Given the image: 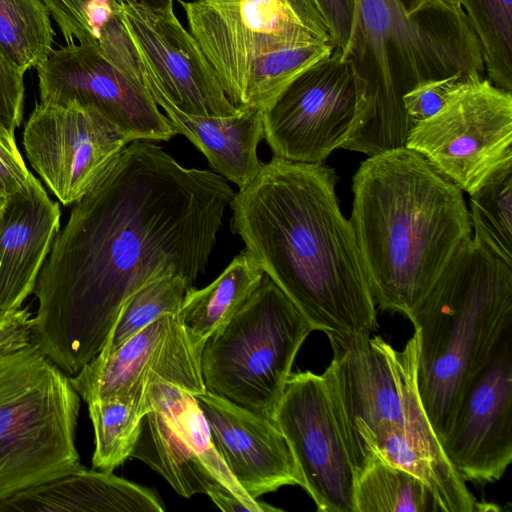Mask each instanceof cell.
I'll return each mask as SVG.
<instances>
[{"label": "cell", "instance_id": "cell-1", "mask_svg": "<svg viewBox=\"0 0 512 512\" xmlns=\"http://www.w3.org/2000/svg\"><path fill=\"white\" fill-rule=\"evenodd\" d=\"M234 191L148 140L132 141L71 209L38 275L31 341L68 376L103 348L125 301L149 282L205 272Z\"/></svg>", "mask_w": 512, "mask_h": 512}, {"label": "cell", "instance_id": "cell-2", "mask_svg": "<svg viewBox=\"0 0 512 512\" xmlns=\"http://www.w3.org/2000/svg\"><path fill=\"white\" fill-rule=\"evenodd\" d=\"M337 179L322 163L274 156L234 194L231 229L313 330L372 335L376 303Z\"/></svg>", "mask_w": 512, "mask_h": 512}, {"label": "cell", "instance_id": "cell-3", "mask_svg": "<svg viewBox=\"0 0 512 512\" xmlns=\"http://www.w3.org/2000/svg\"><path fill=\"white\" fill-rule=\"evenodd\" d=\"M352 191L350 222L376 306L408 317L472 236L462 190L402 147L364 160Z\"/></svg>", "mask_w": 512, "mask_h": 512}, {"label": "cell", "instance_id": "cell-4", "mask_svg": "<svg viewBox=\"0 0 512 512\" xmlns=\"http://www.w3.org/2000/svg\"><path fill=\"white\" fill-rule=\"evenodd\" d=\"M403 0H354L350 60L356 109L340 148L376 155L405 147L414 126L403 96L418 84L455 74L484 76L478 39L466 14H411Z\"/></svg>", "mask_w": 512, "mask_h": 512}, {"label": "cell", "instance_id": "cell-5", "mask_svg": "<svg viewBox=\"0 0 512 512\" xmlns=\"http://www.w3.org/2000/svg\"><path fill=\"white\" fill-rule=\"evenodd\" d=\"M407 318L419 334L420 397L442 444L469 383L512 330V264L466 238Z\"/></svg>", "mask_w": 512, "mask_h": 512}, {"label": "cell", "instance_id": "cell-6", "mask_svg": "<svg viewBox=\"0 0 512 512\" xmlns=\"http://www.w3.org/2000/svg\"><path fill=\"white\" fill-rule=\"evenodd\" d=\"M327 337L333 356L322 376L356 477L371 463V438L385 425L400 428L440 463L452 466L420 397L417 330L402 350L378 336Z\"/></svg>", "mask_w": 512, "mask_h": 512}, {"label": "cell", "instance_id": "cell-7", "mask_svg": "<svg viewBox=\"0 0 512 512\" xmlns=\"http://www.w3.org/2000/svg\"><path fill=\"white\" fill-rule=\"evenodd\" d=\"M80 396L36 345L0 359V501L83 466Z\"/></svg>", "mask_w": 512, "mask_h": 512}, {"label": "cell", "instance_id": "cell-8", "mask_svg": "<svg viewBox=\"0 0 512 512\" xmlns=\"http://www.w3.org/2000/svg\"><path fill=\"white\" fill-rule=\"evenodd\" d=\"M312 331L295 304L264 274L203 347L200 368L206 391L273 420L295 357Z\"/></svg>", "mask_w": 512, "mask_h": 512}, {"label": "cell", "instance_id": "cell-9", "mask_svg": "<svg viewBox=\"0 0 512 512\" xmlns=\"http://www.w3.org/2000/svg\"><path fill=\"white\" fill-rule=\"evenodd\" d=\"M230 102L244 106L253 63L284 48L333 43L311 0H178ZM334 45V44H333Z\"/></svg>", "mask_w": 512, "mask_h": 512}, {"label": "cell", "instance_id": "cell-10", "mask_svg": "<svg viewBox=\"0 0 512 512\" xmlns=\"http://www.w3.org/2000/svg\"><path fill=\"white\" fill-rule=\"evenodd\" d=\"M144 415L131 457L145 462L182 497L206 494L222 511L242 504L254 512L281 511L250 497L218 454L196 397L160 379L144 391Z\"/></svg>", "mask_w": 512, "mask_h": 512}, {"label": "cell", "instance_id": "cell-11", "mask_svg": "<svg viewBox=\"0 0 512 512\" xmlns=\"http://www.w3.org/2000/svg\"><path fill=\"white\" fill-rule=\"evenodd\" d=\"M405 147L468 194L512 162V92L473 75L432 117L416 123Z\"/></svg>", "mask_w": 512, "mask_h": 512}, {"label": "cell", "instance_id": "cell-12", "mask_svg": "<svg viewBox=\"0 0 512 512\" xmlns=\"http://www.w3.org/2000/svg\"><path fill=\"white\" fill-rule=\"evenodd\" d=\"M355 109L353 66L334 48L262 111L263 137L275 157L320 164L341 147Z\"/></svg>", "mask_w": 512, "mask_h": 512}, {"label": "cell", "instance_id": "cell-13", "mask_svg": "<svg viewBox=\"0 0 512 512\" xmlns=\"http://www.w3.org/2000/svg\"><path fill=\"white\" fill-rule=\"evenodd\" d=\"M37 72L42 103L93 108L132 141H167L177 134L140 70L128 74L119 69L98 44L73 43L53 50Z\"/></svg>", "mask_w": 512, "mask_h": 512}, {"label": "cell", "instance_id": "cell-14", "mask_svg": "<svg viewBox=\"0 0 512 512\" xmlns=\"http://www.w3.org/2000/svg\"><path fill=\"white\" fill-rule=\"evenodd\" d=\"M132 140L93 108L38 103L26 122L27 159L65 205H73L115 165Z\"/></svg>", "mask_w": 512, "mask_h": 512}, {"label": "cell", "instance_id": "cell-15", "mask_svg": "<svg viewBox=\"0 0 512 512\" xmlns=\"http://www.w3.org/2000/svg\"><path fill=\"white\" fill-rule=\"evenodd\" d=\"M273 421L286 438L303 488L321 512H355L356 474L336 424L324 378L291 373Z\"/></svg>", "mask_w": 512, "mask_h": 512}, {"label": "cell", "instance_id": "cell-16", "mask_svg": "<svg viewBox=\"0 0 512 512\" xmlns=\"http://www.w3.org/2000/svg\"><path fill=\"white\" fill-rule=\"evenodd\" d=\"M465 482L493 483L512 461V330L469 383L442 442Z\"/></svg>", "mask_w": 512, "mask_h": 512}, {"label": "cell", "instance_id": "cell-17", "mask_svg": "<svg viewBox=\"0 0 512 512\" xmlns=\"http://www.w3.org/2000/svg\"><path fill=\"white\" fill-rule=\"evenodd\" d=\"M201 356L190 344L177 314H166L147 325L108 354L98 353L70 377L86 402L141 394L160 379L194 396L206 391Z\"/></svg>", "mask_w": 512, "mask_h": 512}, {"label": "cell", "instance_id": "cell-18", "mask_svg": "<svg viewBox=\"0 0 512 512\" xmlns=\"http://www.w3.org/2000/svg\"><path fill=\"white\" fill-rule=\"evenodd\" d=\"M120 19L145 57L160 87L180 110L199 116L235 115L212 65L173 7L153 9L120 4Z\"/></svg>", "mask_w": 512, "mask_h": 512}, {"label": "cell", "instance_id": "cell-19", "mask_svg": "<svg viewBox=\"0 0 512 512\" xmlns=\"http://www.w3.org/2000/svg\"><path fill=\"white\" fill-rule=\"evenodd\" d=\"M195 397L218 454L250 497L303 486L289 444L272 419L209 391Z\"/></svg>", "mask_w": 512, "mask_h": 512}, {"label": "cell", "instance_id": "cell-20", "mask_svg": "<svg viewBox=\"0 0 512 512\" xmlns=\"http://www.w3.org/2000/svg\"><path fill=\"white\" fill-rule=\"evenodd\" d=\"M136 51L141 79L176 133L188 138L206 156L210 166L239 190L248 186L262 167L257 156V146L263 137L262 110L239 106L235 115L225 117L186 113L172 103L145 57Z\"/></svg>", "mask_w": 512, "mask_h": 512}, {"label": "cell", "instance_id": "cell-21", "mask_svg": "<svg viewBox=\"0 0 512 512\" xmlns=\"http://www.w3.org/2000/svg\"><path fill=\"white\" fill-rule=\"evenodd\" d=\"M60 207L40 181L7 199L0 231V313L21 308L34 287L60 228Z\"/></svg>", "mask_w": 512, "mask_h": 512}, {"label": "cell", "instance_id": "cell-22", "mask_svg": "<svg viewBox=\"0 0 512 512\" xmlns=\"http://www.w3.org/2000/svg\"><path fill=\"white\" fill-rule=\"evenodd\" d=\"M164 509L150 489L112 472H97L84 466L0 501V512H163Z\"/></svg>", "mask_w": 512, "mask_h": 512}, {"label": "cell", "instance_id": "cell-23", "mask_svg": "<svg viewBox=\"0 0 512 512\" xmlns=\"http://www.w3.org/2000/svg\"><path fill=\"white\" fill-rule=\"evenodd\" d=\"M264 274L258 262L243 250L211 284L203 289H187L177 316L200 356L209 337L233 317Z\"/></svg>", "mask_w": 512, "mask_h": 512}, {"label": "cell", "instance_id": "cell-24", "mask_svg": "<svg viewBox=\"0 0 512 512\" xmlns=\"http://www.w3.org/2000/svg\"><path fill=\"white\" fill-rule=\"evenodd\" d=\"M354 503L355 512H443L422 480L380 460L356 477Z\"/></svg>", "mask_w": 512, "mask_h": 512}, {"label": "cell", "instance_id": "cell-25", "mask_svg": "<svg viewBox=\"0 0 512 512\" xmlns=\"http://www.w3.org/2000/svg\"><path fill=\"white\" fill-rule=\"evenodd\" d=\"M145 391V390H144ZM141 394L88 402L95 435L94 469L112 472L131 457L149 411Z\"/></svg>", "mask_w": 512, "mask_h": 512}, {"label": "cell", "instance_id": "cell-26", "mask_svg": "<svg viewBox=\"0 0 512 512\" xmlns=\"http://www.w3.org/2000/svg\"><path fill=\"white\" fill-rule=\"evenodd\" d=\"M41 0H0V47L23 72L53 51L55 32Z\"/></svg>", "mask_w": 512, "mask_h": 512}, {"label": "cell", "instance_id": "cell-27", "mask_svg": "<svg viewBox=\"0 0 512 512\" xmlns=\"http://www.w3.org/2000/svg\"><path fill=\"white\" fill-rule=\"evenodd\" d=\"M469 195L473 238L512 264V162Z\"/></svg>", "mask_w": 512, "mask_h": 512}, {"label": "cell", "instance_id": "cell-28", "mask_svg": "<svg viewBox=\"0 0 512 512\" xmlns=\"http://www.w3.org/2000/svg\"><path fill=\"white\" fill-rule=\"evenodd\" d=\"M462 5L478 39L488 79L512 92V0H462Z\"/></svg>", "mask_w": 512, "mask_h": 512}, {"label": "cell", "instance_id": "cell-29", "mask_svg": "<svg viewBox=\"0 0 512 512\" xmlns=\"http://www.w3.org/2000/svg\"><path fill=\"white\" fill-rule=\"evenodd\" d=\"M333 43H312L279 49L259 57L250 70L244 106L262 111L310 66L329 56Z\"/></svg>", "mask_w": 512, "mask_h": 512}, {"label": "cell", "instance_id": "cell-30", "mask_svg": "<svg viewBox=\"0 0 512 512\" xmlns=\"http://www.w3.org/2000/svg\"><path fill=\"white\" fill-rule=\"evenodd\" d=\"M190 287L179 276L161 277L141 287L123 304L99 353L108 354L158 318L177 314Z\"/></svg>", "mask_w": 512, "mask_h": 512}, {"label": "cell", "instance_id": "cell-31", "mask_svg": "<svg viewBox=\"0 0 512 512\" xmlns=\"http://www.w3.org/2000/svg\"><path fill=\"white\" fill-rule=\"evenodd\" d=\"M67 44H98L101 27L119 12V0H41Z\"/></svg>", "mask_w": 512, "mask_h": 512}, {"label": "cell", "instance_id": "cell-32", "mask_svg": "<svg viewBox=\"0 0 512 512\" xmlns=\"http://www.w3.org/2000/svg\"><path fill=\"white\" fill-rule=\"evenodd\" d=\"M468 77L455 74L442 79L428 80L407 92L403 96V105L414 125L435 115L454 90Z\"/></svg>", "mask_w": 512, "mask_h": 512}, {"label": "cell", "instance_id": "cell-33", "mask_svg": "<svg viewBox=\"0 0 512 512\" xmlns=\"http://www.w3.org/2000/svg\"><path fill=\"white\" fill-rule=\"evenodd\" d=\"M24 74L0 47V130L12 135L23 117Z\"/></svg>", "mask_w": 512, "mask_h": 512}, {"label": "cell", "instance_id": "cell-34", "mask_svg": "<svg viewBox=\"0 0 512 512\" xmlns=\"http://www.w3.org/2000/svg\"><path fill=\"white\" fill-rule=\"evenodd\" d=\"M38 182L26 167L14 135L0 130V197L28 193Z\"/></svg>", "mask_w": 512, "mask_h": 512}, {"label": "cell", "instance_id": "cell-35", "mask_svg": "<svg viewBox=\"0 0 512 512\" xmlns=\"http://www.w3.org/2000/svg\"><path fill=\"white\" fill-rule=\"evenodd\" d=\"M32 325L29 307L0 313V359L32 343Z\"/></svg>", "mask_w": 512, "mask_h": 512}, {"label": "cell", "instance_id": "cell-36", "mask_svg": "<svg viewBox=\"0 0 512 512\" xmlns=\"http://www.w3.org/2000/svg\"><path fill=\"white\" fill-rule=\"evenodd\" d=\"M335 48L344 50L350 35L354 0H311Z\"/></svg>", "mask_w": 512, "mask_h": 512}, {"label": "cell", "instance_id": "cell-37", "mask_svg": "<svg viewBox=\"0 0 512 512\" xmlns=\"http://www.w3.org/2000/svg\"><path fill=\"white\" fill-rule=\"evenodd\" d=\"M442 11L457 15L465 14L462 0H414L409 12L417 14L427 11Z\"/></svg>", "mask_w": 512, "mask_h": 512}, {"label": "cell", "instance_id": "cell-38", "mask_svg": "<svg viewBox=\"0 0 512 512\" xmlns=\"http://www.w3.org/2000/svg\"><path fill=\"white\" fill-rule=\"evenodd\" d=\"M121 4L142 6L153 9L174 7V0H119Z\"/></svg>", "mask_w": 512, "mask_h": 512}, {"label": "cell", "instance_id": "cell-39", "mask_svg": "<svg viewBox=\"0 0 512 512\" xmlns=\"http://www.w3.org/2000/svg\"><path fill=\"white\" fill-rule=\"evenodd\" d=\"M7 207V199L0 197V231L3 228Z\"/></svg>", "mask_w": 512, "mask_h": 512}]
</instances>
